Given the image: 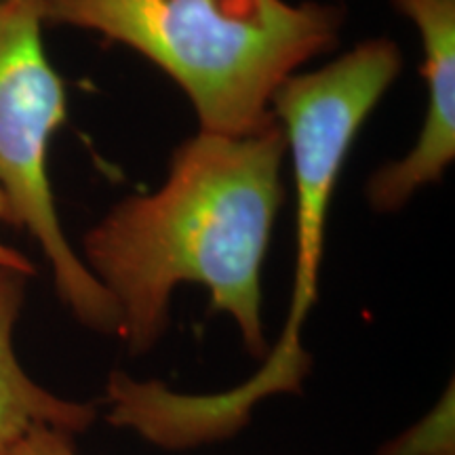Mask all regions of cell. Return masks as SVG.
<instances>
[{"instance_id":"cell-1","label":"cell","mask_w":455,"mask_h":455,"mask_svg":"<svg viewBox=\"0 0 455 455\" xmlns=\"http://www.w3.org/2000/svg\"><path fill=\"white\" fill-rule=\"evenodd\" d=\"M281 124L253 135L201 133L173 152L155 195L118 203L84 236V264L121 315L118 338L144 355L167 327L171 291L203 284L235 318L244 348L268 355L261 266L284 201Z\"/></svg>"},{"instance_id":"cell-2","label":"cell","mask_w":455,"mask_h":455,"mask_svg":"<svg viewBox=\"0 0 455 455\" xmlns=\"http://www.w3.org/2000/svg\"><path fill=\"white\" fill-rule=\"evenodd\" d=\"M43 24L98 32L138 51L195 106L201 131L253 135L299 66L335 47L344 11L284 0H38Z\"/></svg>"},{"instance_id":"cell-3","label":"cell","mask_w":455,"mask_h":455,"mask_svg":"<svg viewBox=\"0 0 455 455\" xmlns=\"http://www.w3.org/2000/svg\"><path fill=\"white\" fill-rule=\"evenodd\" d=\"M66 84L43 43L38 0H0V192L4 221L24 228L53 268L55 289L95 331L118 333L121 315L104 284L68 243L47 173L51 138L66 123Z\"/></svg>"},{"instance_id":"cell-4","label":"cell","mask_w":455,"mask_h":455,"mask_svg":"<svg viewBox=\"0 0 455 455\" xmlns=\"http://www.w3.org/2000/svg\"><path fill=\"white\" fill-rule=\"evenodd\" d=\"M401 68V49L388 38H373L321 70L291 74L272 95L270 112L291 150L298 188L293 295L275 346L278 356L293 358L304 352L301 327L318 298L335 184L358 131L396 81Z\"/></svg>"},{"instance_id":"cell-5","label":"cell","mask_w":455,"mask_h":455,"mask_svg":"<svg viewBox=\"0 0 455 455\" xmlns=\"http://www.w3.org/2000/svg\"><path fill=\"white\" fill-rule=\"evenodd\" d=\"M392 4L422 36L428 108L413 150L369 180V203L378 212H396L419 188L436 184L455 156V0H392Z\"/></svg>"},{"instance_id":"cell-6","label":"cell","mask_w":455,"mask_h":455,"mask_svg":"<svg viewBox=\"0 0 455 455\" xmlns=\"http://www.w3.org/2000/svg\"><path fill=\"white\" fill-rule=\"evenodd\" d=\"M26 278L20 270L0 268V455L36 426L76 435L95 422L93 407L51 395L17 361L13 329L24 306Z\"/></svg>"},{"instance_id":"cell-7","label":"cell","mask_w":455,"mask_h":455,"mask_svg":"<svg viewBox=\"0 0 455 455\" xmlns=\"http://www.w3.org/2000/svg\"><path fill=\"white\" fill-rule=\"evenodd\" d=\"M379 455H453V390L428 418L388 443Z\"/></svg>"},{"instance_id":"cell-8","label":"cell","mask_w":455,"mask_h":455,"mask_svg":"<svg viewBox=\"0 0 455 455\" xmlns=\"http://www.w3.org/2000/svg\"><path fill=\"white\" fill-rule=\"evenodd\" d=\"M4 455H78L72 445V435L51 426H36L26 432Z\"/></svg>"},{"instance_id":"cell-9","label":"cell","mask_w":455,"mask_h":455,"mask_svg":"<svg viewBox=\"0 0 455 455\" xmlns=\"http://www.w3.org/2000/svg\"><path fill=\"white\" fill-rule=\"evenodd\" d=\"M4 218H7V209H4V198H3V192H0V221H4ZM0 268L20 270L28 276L34 275L32 261L28 259L26 255H21L20 251H15V249H11L3 243H0Z\"/></svg>"}]
</instances>
